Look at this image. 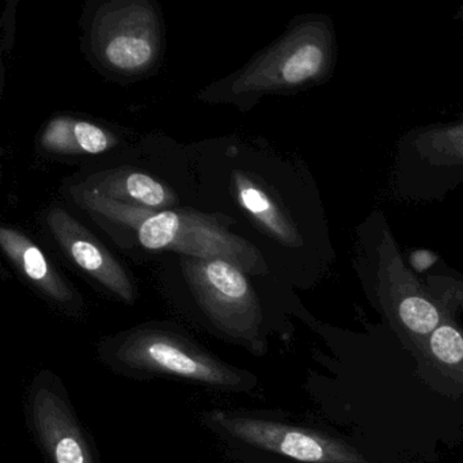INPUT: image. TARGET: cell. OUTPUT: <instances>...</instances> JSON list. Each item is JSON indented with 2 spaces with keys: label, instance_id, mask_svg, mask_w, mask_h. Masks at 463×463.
I'll list each match as a JSON object with an SVG mask.
<instances>
[{
  "label": "cell",
  "instance_id": "15",
  "mask_svg": "<svg viewBox=\"0 0 463 463\" xmlns=\"http://www.w3.org/2000/svg\"><path fill=\"white\" fill-rule=\"evenodd\" d=\"M425 284L430 294L443 305L447 311L457 316L463 313V275L444 262H439L427 276Z\"/></svg>",
  "mask_w": 463,
  "mask_h": 463
},
{
  "label": "cell",
  "instance_id": "4",
  "mask_svg": "<svg viewBox=\"0 0 463 463\" xmlns=\"http://www.w3.org/2000/svg\"><path fill=\"white\" fill-rule=\"evenodd\" d=\"M462 185L463 113L449 121L411 127L398 137L392 170L397 199L440 202Z\"/></svg>",
  "mask_w": 463,
  "mask_h": 463
},
{
  "label": "cell",
  "instance_id": "7",
  "mask_svg": "<svg viewBox=\"0 0 463 463\" xmlns=\"http://www.w3.org/2000/svg\"><path fill=\"white\" fill-rule=\"evenodd\" d=\"M127 367L181 376L221 387H240L243 378L234 368L199 351L178 335L142 330L124 338L116 351Z\"/></svg>",
  "mask_w": 463,
  "mask_h": 463
},
{
  "label": "cell",
  "instance_id": "13",
  "mask_svg": "<svg viewBox=\"0 0 463 463\" xmlns=\"http://www.w3.org/2000/svg\"><path fill=\"white\" fill-rule=\"evenodd\" d=\"M90 191L120 202H135L137 207L165 211L175 204V197L170 189L145 173H118L105 177Z\"/></svg>",
  "mask_w": 463,
  "mask_h": 463
},
{
  "label": "cell",
  "instance_id": "3",
  "mask_svg": "<svg viewBox=\"0 0 463 463\" xmlns=\"http://www.w3.org/2000/svg\"><path fill=\"white\" fill-rule=\"evenodd\" d=\"M338 61L337 32L321 13L300 15L232 83V91L292 93L329 82Z\"/></svg>",
  "mask_w": 463,
  "mask_h": 463
},
{
  "label": "cell",
  "instance_id": "11",
  "mask_svg": "<svg viewBox=\"0 0 463 463\" xmlns=\"http://www.w3.org/2000/svg\"><path fill=\"white\" fill-rule=\"evenodd\" d=\"M417 373L436 392L463 398V327L444 321L414 352Z\"/></svg>",
  "mask_w": 463,
  "mask_h": 463
},
{
  "label": "cell",
  "instance_id": "14",
  "mask_svg": "<svg viewBox=\"0 0 463 463\" xmlns=\"http://www.w3.org/2000/svg\"><path fill=\"white\" fill-rule=\"evenodd\" d=\"M42 145L56 154H101L112 146V137L88 121L55 118L45 128Z\"/></svg>",
  "mask_w": 463,
  "mask_h": 463
},
{
  "label": "cell",
  "instance_id": "9",
  "mask_svg": "<svg viewBox=\"0 0 463 463\" xmlns=\"http://www.w3.org/2000/svg\"><path fill=\"white\" fill-rule=\"evenodd\" d=\"M48 224L59 245L75 264L121 299L134 302V286L124 268L80 222L66 211L52 208L48 215Z\"/></svg>",
  "mask_w": 463,
  "mask_h": 463
},
{
  "label": "cell",
  "instance_id": "2",
  "mask_svg": "<svg viewBox=\"0 0 463 463\" xmlns=\"http://www.w3.org/2000/svg\"><path fill=\"white\" fill-rule=\"evenodd\" d=\"M80 204L137 230L140 243L150 250H172L183 256L223 260L250 275H267L261 251L232 234L216 219L185 211H153L102 196L86 189L75 196Z\"/></svg>",
  "mask_w": 463,
  "mask_h": 463
},
{
  "label": "cell",
  "instance_id": "16",
  "mask_svg": "<svg viewBox=\"0 0 463 463\" xmlns=\"http://www.w3.org/2000/svg\"><path fill=\"white\" fill-rule=\"evenodd\" d=\"M455 21H459V23H463V4L455 10L454 15H452Z\"/></svg>",
  "mask_w": 463,
  "mask_h": 463
},
{
  "label": "cell",
  "instance_id": "6",
  "mask_svg": "<svg viewBox=\"0 0 463 463\" xmlns=\"http://www.w3.org/2000/svg\"><path fill=\"white\" fill-rule=\"evenodd\" d=\"M91 45L101 63L116 71H146L161 50L158 15L147 2L104 5L94 17Z\"/></svg>",
  "mask_w": 463,
  "mask_h": 463
},
{
  "label": "cell",
  "instance_id": "1",
  "mask_svg": "<svg viewBox=\"0 0 463 463\" xmlns=\"http://www.w3.org/2000/svg\"><path fill=\"white\" fill-rule=\"evenodd\" d=\"M352 265L373 306L411 354L444 321L455 318L408 267L381 208L354 227Z\"/></svg>",
  "mask_w": 463,
  "mask_h": 463
},
{
  "label": "cell",
  "instance_id": "5",
  "mask_svg": "<svg viewBox=\"0 0 463 463\" xmlns=\"http://www.w3.org/2000/svg\"><path fill=\"white\" fill-rule=\"evenodd\" d=\"M184 276L208 318L222 332L253 341L262 322L253 287L245 273L223 260L181 257Z\"/></svg>",
  "mask_w": 463,
  "mask_h": 463
},
{
  "label": "cell",
  "instance_id": "10",
  "mask_svg": "<svg viewBox=\"0 0 463 463\" xmlns=\"http://www.w3.org/2000/svg\"><path fill=\"white\" fill-rule=\"evenodd\" d=\"M33 417L40 439L53 463H94L85 436L56 392L47 387L37 390Z\"/></svg>",
  "mask_w": 463,
  "mask_h": 463
},
{
  "label": "cell",
  "instance_id": "12",
  "mask_svg": "<svg viewBox=\"0 0 463 463\" xmlns=\"http://www.w3.org/2000/svg\"><path fill=\"white\" fill-rule=\"evenodd\" d=\"M0 245L15 267L45 295L58 302H71L74 299L69 284L61 278L52 265L45 259L44 253L25 235L17 230L2 227Z\"/></svg>",
  "mask_w": 463,
  "mask_h": 463
},
{
  "label": "cell",
  "instance_id": "8",
  "mask_svg": "<svg viewBox=\"0 0 463 463\" xmlns=\"http://www.w3.org/2000/svg\"><path fill=\"white\" fill-rule=\"evenodd\" d=\"M210 419L243 443L291 458L298 462L367 463V459L345 441L317 430L269 420L232 416L223 411H213Z\"/></svg>",
  "mask_w": 463,
  "mask_h": 463
}]
</instances>
